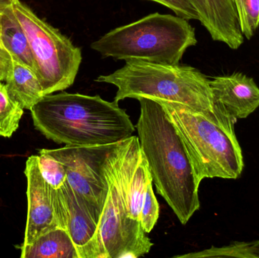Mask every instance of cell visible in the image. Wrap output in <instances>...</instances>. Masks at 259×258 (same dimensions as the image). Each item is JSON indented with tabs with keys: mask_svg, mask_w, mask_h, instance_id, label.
<instances>
[{
	"mask_svg": "<svg viewBox=\"0 0 259 258\" xmlns=\"http://www.w3.org/2000/svg\"><path fill=\"white\" fill-rule=\"evenodd\" d=\"M22 258H79L77 248L65 229L57 227L38 237L29 245H21Z\"/></svg>",
	"mask_w": 259,
	"mask_h": 258,
	"instance_id": "cell-15",
	"label": "cell"
},
{
	"mask_svg": "<svg viewBox=\"0 0 259 258\" xmlns=\"http://www.w3.org/2000/svg\"><path fill=\"white\" fill-rule=\"evenodd\" d=\"M159 3L173 11L176 15L187 20H198L199 16L188 0H149Z\"/></svg>",
	"mask_w": 259,
	"mask_h": 258,
	"instance_id": "cell-21",
	"label": "cell"
},
{
	"mask_svg": "<svg viewBox=\"0 0 259 258\" xmlns=\"http://www.w3.org/2000/svg\"><path fill=\"white\" fill-rule=\"evenodd\" d=\"M6 86L11 98L27 110H30L45 95L34 71L16 61L12 60Z\"/></svg>",
	"mask_w": 259,
	"mask_h": 258,
	"instance_id": "cell-14",
	"label": "cell"
},
{
	"mask_svg": "<svg viewBox=\"0 0 259 258\" xmlns=\"http://www.w3.org/2000/svg\"><path fill=\"white\" fill-rule=\"evenodd\" d=\"M55 206L59 227L71 236L79 258H105L98 238V223L85 203L65 182L54 189Z\"/></svg>",
	"mask_w": 259,
	"mask_h": 258,
	"instance_id": "cell-9",
	"label": "cell"
},
{
	"mask_svg": "<svg viewBox=\"0 0 259 258\" xmlns=\"http://www.w3.org/2000/svg\"><path fill=\"white\" fill-rule=\"evenodd\" d=\"M238 15L240 29L248 39L259 27V0H234Z\"/></svg>",
	"mask_w": 259,
	"mask_h": 258,
	"instance_id": "cell-18",
	"label": "cell"
},
{
	"mask_svg": "<svg viewBox=\"0 0 259 258\" xmlns=\"http://www.w3.org/2000/svg\"><path fill=\"white\" fill-rule=\"evenodd\" d=\"M119 142L88 146L65 145L56 149H41L65 166L67 182L85 203L98 224L109 192L105 170L106 160Z\"/></svg>",
	"mask_w": 259,
	"mask_h": 258,
	"instance_id": "cell-8",
	"label": "cell"
},
{
	"mask_svg": "<svg viewBox=\"0 0 259 258\" xmlns=\"http://www.w3.org/2000/svg\"><path fill=\"white\" fill-rule=\"evenodd\" d=\"M115 149L109 154L105 166L109 192L99 221V241L105 258H138L148 254L153 243L140 221L130 216L112 162Z\"/></svg>",
	"mask_w": 259,
	"mask_h": 258,
	"instance_id": "cell-7",
	"label": "cell"
},
{
	"mask_svg": "<svg viewBox=\"0 0 259 258\" xmlns=\"http://www.w3.org/2000/svg\"><path fill=\"white\" fill-rule=\"evenodd\" d=\"M35 128L58 144L107 145L125 140L135 126L118 101L62 92L44 95L31 109Z\"/></svg>",
	"mask_w": 259,
	"mask_h": 258,
	"instance_id": "cell-2",
	"label": "cell"
},
{
	"mask_svg": "<svg viewBox=\"0 0 259 258\" xmlns=\"http://www.w3.org/2000/svg\"><path fill=\"white\" fill-rule=\"evenodd\" d=\"M213 40L237 49L244 42L234 0H188Z\"/></svg>",
	"mask_w": 259,
	"mask_h": 258,
	"instance_id": "cell-12",
	"label": "cell"
},
{
	"mask_svg": "<svg viewBox=\"0 0 259 258\" xmlns=\"http://www.w3.org/2000/svg\"><path fill=\"white\" fill-rule=\"evenodd\" d=\"M0 41L12 60L24 64L34 71V61L28 38L12 6L0 12Z\"/></svg>",
	"mask_w": 259,
	"mask_h": 258,
	"instance_id": "cell-13",
	"label": "cell"
},
{
	"mask_svg": "<svg viewBox=\"0 0 259 258\" xmlns=\"http://www.w3.org/2000/svg\"><path fill=\"white\" fill-rule=\"evenodd\" d=\"M95 81L116 86L114 100L118 102L146 98L179 103L205 115L214 112L209 79L189 65L127 61L122 68Z\"/></svg>",
	"mask_w": 259,
	"mask_h": 258,
	"instance_id": "cell-4",
	"label": "cell"
},
{
	"mask_svg": "<svg viewBox=\"0 0 259 258\" xmlns=\"http://www.w3.org/2000/svg\"><path fill=\"white\" fill-rule=\"evenodd\" d=\"M213 104L235 119H244L259 107V87L243 73L218 76L210 80Z\"/></svg>",
	"mask_w": 259,
	"mask_h": 258,
	"instance_id": "cell-11",
	"label": "cell"
},
{
	"mask_svg": "<svg viewBox=\"0 0 259 258\" xmlns=\"http://www.w3.org/2000/svg\"><path fill=\"white\" fill-rule=\"evenodd\" d=\"M12 60L10 55L0 46V81H6L12 70Z\"/></svg>",
	"mask_w": 259,
	"mask_h": 258,
	"instance_id": "cell-22",
	"label": "cell"
},
{
	"mask_svg": "<svg viewBox=\"0 0 259 258\" xmlns=\"http://www.w3.org/2000/svg\"><path fill=\"white\" fill-rule=\"evenodd\" d=\"M24 109L11 98L6 84L0 82V136L9 138L19 127Z\"/></svg>",
	"mask_w": 259,
	"mask_h": 258,
	"instance_id": "cell-17",
	"label": "cell"
},
{
	"mask_svg": "<svg viewBox=\"0 0 259 258\" xmlns=\"http://www.w3.org/2000/svg\"><path fill=\"white\" fill-rule=\"evenodd\" d=\"M177 258L239 257L259 258V240L234 242L226 246L211 247L199 252L175 256Z\"/></svg>",
	"mask_w": 259,
	"mask_h": 258,
	"instance_id": "cell-16",
	"label": "cell"
},
{
	"mask_svg": "<svg viewBox=\"0 0 259 258\" xmlns=\"http://www.w3.org/2000/svg\"><path fill=\"white\" fill-rule=\"evenodd\" d=\"M0 46L3 47V46H2V45H1V41H0ZM4 49H5V48H4Z\"/></svg>",
	"mask_w": 259,
	"mask_h": 258,
	"instance_id": "cell-24",
	"label": "cell"
},
{
	"mask_svg": "<svg viewBox=\"0 0 259 258\" xmlns=\"http://www.w3.org/2000/svg\"><path fill=\"white\" fill-rule=\"evenodd\" d=\"M24 174L27 182V219L22 245H29L47 232L60 227L55 206L54 189L41 174L38 156L28 158Z\"/></svg>",
	"mask_w": 259,
	"mask_h": 258,
	"instance_id": "cell-10",
	"label": "cell"
},
{
	"mask_svg": "<svg viewBox=\"0 0 259 258\" xmlns=\"http://www.w3.org/2000/svg\"><path fill=\"white\" fill-rule=\"evenodd\" d=\"M158 218L159 204L154 193L153 182L151 181L146 188L140 212V224L146 233L153 230Z\"/></svg>",
	"mask_w": 259,
	"mask_h": 258,
	"instance_id": "cell-20",
	"label": "cell"
},
{
	"mask_svg": "<svg viewBox=\"0 0 259 258\" xmlns=\"http://www.w3.org/2000/svg\"><path fill=\"white\" fill-rule=\"evenodd\" d=\"M158 101L181 136L199 183L241 176L244 162L234 130L237 119L214 104V112L205 115L179 103Z\"/></svg>",
	"mask_w": 259,
	"mask_h": 258,
	"instance_id": "cell-3",
	"label": "cell"
},
{
	"mask_svg": "<svg viewBox=\"0 0 259 258\" xmlns=\"http://www.w3.org/2000/svg\"><path fill=\"white\" fill-rule=\"evenodd\" d=\"M136 129L152 182L180 222L186 225L200 208L194 169L182 139L162 105L141 98Z\"/></svg>",
	"mask_w": 259,
	"mask_h": 258,
	"instance_id": "cell-1",
	"label": "cell"
},
{
	"mask_svg": "<svg viewBox=\"0 0 259 258\" xmlns=\"http://www.w3.org/2000/svg\"><path fill=\"white\" fill-rule=\"evenodd\" d=\"M39 170L46 181L54 189H59L67 180L65 166L50 154L39 150L38 156Z\"/></svg>",
	"mask_w": 259,
	"mask_h": 258,
	"instance_id": "cell-19",
	"label": "cell"
},
{
	"mask_svg": "<svg viewBox=\"0 0 259 258\" xmlns=\"http://www.w3.org/2000/svg\"><path fill=\"white\" fill-rule=\"evenodd\" d=\"M12 7L28 38L44 95L72 86L81 65V49L20 0Z\"/></svg>",
	"mask_w": 259,
	"mask_h": 258,
	"instance_id": "cell-6",
	"label": "cell"
},
{
	"mask_svg": "<svg viewBox=\"0 0 259 258\" xmlns=\"http://www.w3.org/2000/svg\"><path fill=\"white\" fill-rule=\"evenodd\" d=\"M196 43L188 20L156 12L111 30L91 48L103 58L178 65L187 48Z\"/></svg>",
	"mask_w": 259,
	"mask_h": 258,
	"instance_id": "cell-5",
	"label": "cell"
},
{
	"mask_svg": "<svg viewBox=\"0 0 259 258\" xmlns=\"http://www.w3.org/2000/svg\"><path fill=\"white\" fill-rule=\"evenodd\" d=\"M15 1V0H0V12L9 6H12Z\"/></svg>",
	"mask_w": 259,
	"mask_h": 258,
	"instance_id": "cell-23",
	"label": "cell"
}]
</instances>
